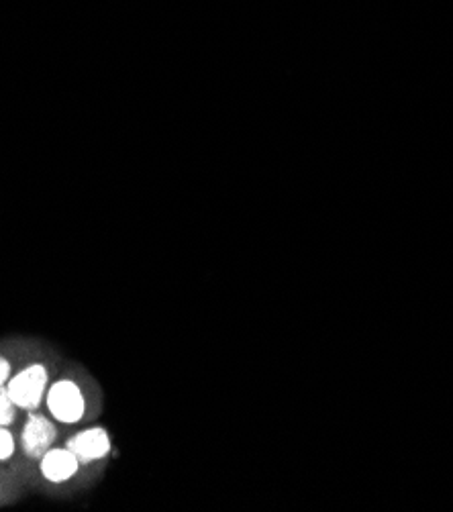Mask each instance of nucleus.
I'll return each mask as SVG.
<instances>
[{"label": "nucleus", "mask_w": 453, "mask_h": 512, "mask_svg": "<svg viewBox=\"0 0 453 512\" xmlns=\"http://www.w3.org/2000/svg\"><path fill=\"white\" fill-rule=\"evenodd\" d=\"M13 453H15V439L5 427H0V462H7Z\"/></svg>", "instance_id": "7"}, {"label": "nucleus", "mask_w": 453, "mask_h": 512, "mask_svg": "<svg viewBox=\"0 0 453 512\" xmlns=\"http://www.w3.org/2000/svg\"><path fill=\"white\" fill-rule=\"evenodd\" d=\"M45 386H47V370L41 364H35L19 372L15 378H11L7 392L15 402V406L25 408V411H35L45 394Z\"/></svg>", "instance_id": "1"}, {"label": "nucleus", "mask_w": 453, "mask_h": 512, "mask_svg": "<svg viewBox=\"0 0 453 512\" xmlns=\"http://www.w3.org/2000/svg\"><path fill=\"white\" fill-rule=\"evenodd\" d=\"M56 441V427L41 415H31L23 429V449L31 457H43Z\"/></svg>", "instance_id": "4"}, {"label": "nucleus", "mask_w": 453, "mask_h": 512, "mask_svg": "<svg viewBox=\"0 0 453 512\" xmlns=\"http://www.w3.org/2000/svg\"><path fill=\"white\" fill-rule=\"evenodd\" d=\"M80 468V459L70 449H49L41 457V472L49 482H66Z\"/></svg>", "instance_id": "5"}, {"label": "nucleus", "mask_w": 453, "mask_h": 512, "mask_svg": "<svg viewBox=\"0 0 453 512\" xmlns=\"http://www.w3.org/2000/svg\"><path fill=\"white\" fill-rule=\"evenodd\" d=\"M15 402L11 400L7 388L0 386V427H9L11 423H15Z\"/></svg>", "instance_id": "6"}, {"label": "nucleus", "mask_w": 453, "mask_h": 512, "mask_svg": "<svg viewBox=\"0 0 453 512\" xmlns=\"http://www.w3.org/2000/svg\"><path fill=\"white\" fill-rule=\"evenodd\" d=\"M47 408L60 423H78L86 408L82 390L70 380L56 382L47 392Z\"/></svg>", "instance_id": "2"}, {"label": "nucleus", "mask_w": 453, "mask_h": 512, "mask_svg": "<svg viewBox=\"0 0 453 512\" xmlns=\"http://www.w3.org/2000/svg\"><path fill=\"white\" fill-rule=\"evenodd\" d=\"M68 449L76 453L80 462L88 464V462H94V459L105 457L111 451V439L105 429L94 427L72 437L68 443Z\"/></svg>", "instance_id": "3"}, {"label": "nucleus", "mask_w": 453, "mask_h": 512, "mask_svg": "<svg viewBox=\"0 0 453 512\" xmlns=\"http://www.w3.org/2000/svg\"><path fill=\"white\" fill-rule=\"evenodd\" d=\"M9 374H11V364L5 360V357H0V386L7 382Z\"/></svg>", "instance_id": "8"}]
</instances>
